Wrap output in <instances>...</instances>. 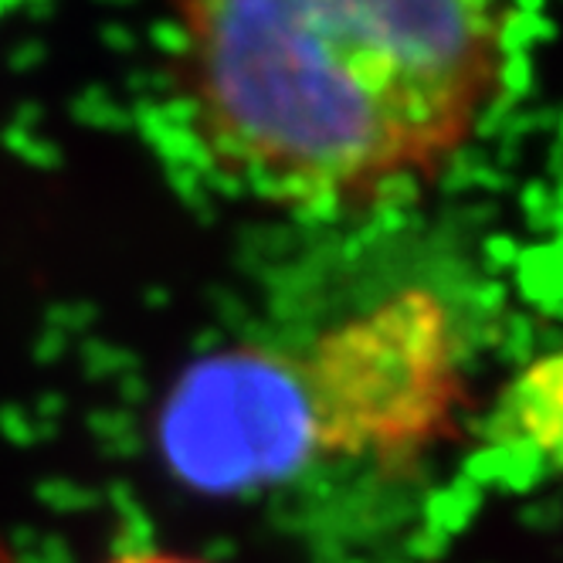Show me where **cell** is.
I'll list each match as a JSON object with an SVG mask.
<instances>
[{
    "mask_svg": "<svg viewBox=\"0 0 563 563\" xmlns=\"http://www.w3.org/2000/svg\"><path fill=\"white\" fill-rule=\"evenodd\" d=\"M156 449L194 493L245 496L286 482L323 452L302 360L262 346L194 360L159 405Z\"/></svg>",
    "mask_w": 563,
    "mask_h": 563,
    "instance_id": "obj_2",
    "label": "cell"
},
{
    "mask_svg": "<svg viewBox=\"0 0 563 563\" xmlns=\"http://www.w3.org/2000/svg\"><path fill=\"white\" fill-rule=\"evenodd\" d=\"M184 126L241 197L367 211L438 177L496 109V0H170Z\"/></svg>",
    "mask_w": 563,
    "mask_h": 563,
    "instance_id": "obj_1",
    "label": "cell"
},
{
    "mask_svg": "<svg viewBox=\"0 0 563 563\" xmlns=\"http://www.w3.org/2000/svg\"><path fill=\"white\" fill-rule=\"evenodd\" d=\"M323 452L400 455L452 408V330L431 299L400 296L302 360Z\"/></svg>",
    "mask_w": 563,
    "mask_h": 563,
    "instance_id": "obj_3",
    "label": "cell"
},
{
    "mask_svg": "<svg viewBox=\"0 0 563 563\" xmlns=\"http://www.w3.org/2000/svg\"><path fill=\"white\" fill-rule=\"evenodd\" d=\"M493 431L506 452L530 459L533 468L563 472V350L537 356L506 384Z\"/></svg>",
    "mask_w": 563,
    "mask_h": 563,
    "instance_id": "obj_4",
    "label": "cell"
},
{
    "mask_svg": "<svg viewBox=\"0 0 563 563\" xmlns=\"http://www.w3.org/2000/svg\"><path fill=\"white\" fill-rule=\"evenodd\" d=\"M109 563H205V560L180 556V553H164V550H140V553H119Z\"/></svg>",
    "mask_w": 563,
    "mask_h": 563,
    "instance_id": "obj_5",
    "label": "cell"
}]
</instances>
